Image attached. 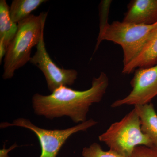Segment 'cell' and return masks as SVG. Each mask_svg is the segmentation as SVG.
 Instances as JSON below:
<instances>
[{"instance_id":"7c38bea8","label":"cell","mask_w":157,"mask_h":157,"mask_svg":"<svg viewBox=\"0 0 157 157\" xmlns=\"http://www.w3.org/2000/svg\"><path fill=\"white\" fill-rule=\"evenodd\" d=\"M45 0H14L9 8L10 17L14 23L18 24L31 15Z\"/></svg>"},{"instance_id":"6da1fadb","label":"cell","mask_w":157,"mask_h":157,"mask_svg":"<svg viewBox=\"0 0 157 157\" xmlns=\"http://www.w3.org/2000/svg\"><path fill=\"white\" fill-rule=\"evenodd\" d=\"M109 86V78L104 72L94 77L91 86L87 90H76L62 86L45 96L36 93L32 98L34 112L46 118L68 116L75 123L86 120L90 107L101 102Z\"/></svg>"},{"instance_id":"52a82bcc","label":"cell","mask_w":157,"mask_h":157,"mask_svg":"<svg viewBox=\"0 0 157 157\" xmlns=\"http://www.w3.org/2000/svg\"><path fill=\"white\" fill-rule=\"evenodd\" d=\"M29 62L44 74L52 93L61 86L72 85L77 78L78 73L76 70L59 67L51 59L45 47L44 32L36 46V51Z\"/></svg>"},{"instance_id":"9a60e30c","label":"cell","mask_w":157,"mask_h":157,"mask_svg":"<svg viewBox=\"0 0 157 157\" xmlns=\"http://www.w3.org/2000/svg\"><path fill=\"white\" fill-rule=\"evenodd\" d=\"M18 145L16 143L10 147V148L6 149L4 146L3 148L0 150V157H10L8 155V153L17 147Z\"/></svg>"},{"instance_id":"8fae6325","label":"cell","mask_w":157,"mask_h":157,"mask_svg":"<svg viewBox=\"0 0 157 157\" xmlns=\"http://www.w3.org/2000/svg\"><path fill=\"white\" fill-rule=\"evenodd\" d=\"M10 7L6 0L0 1V43L6 49L17 33L18 25L11 20Z\"/></svg>"},{"instance_id":"3957f363","label":"cell","mask_w":157,"mask_h":157,"mask_svg":"<svg viewBox=\"0 0 157 157\" xmlns=\"http://www.w3.org/2000/svg\"><path fill=\"white\" fill-rule=\"evenodd\" d=\"M135 24L114 21L101 22L95 51L102 41H110L120 45L123 51L124 67L137 58L143 50L151 31L156 25Z\"/></svg>"},{"instance_id":"7a4b0ae2","label":"cell","mask_w":157,"mask_h":157,"mask_svg":"<svg viewBox=\"0 0 157 157\" xmlns=\"http://www.w3.org/2000/svg\"><path fill=\"white\" fill-rule=\"evenodd\" d=\"M47 16L46 12L38 16L31 14L17 24V33L7 48L4 58V79L13 77L16 70L30 61L32 48L39 44L44 32Z\"/></svg>"},{"instance_id":"8992f818","label":"cell","mask_w":157,"mask_h":157,"mask_svg":"<svg viewBox=\"0 0 157 157\" xmlns=\"http://www.w3.org/2000/svg\"><path fill=\"white\" fill-rule=\"evenodd\" d=\"M131 80L132 90L126 97L114 101L113 108L124 105H142L151 103L157 96V64L148 68H140L135 71Z\"/></svg>"},{"instance_id":"9c48e42d","label":"cell","mask_w":157,"mask_h":157,"mask_svg":"<svg viewBox=\"0 0 157 157\" xmlns=\"http://www.w3.org/2000/svg\"><path fill=\"white\" fill-rule=\"evenodd\" d=\"M157 64V24L151 31L143 50L137 58L124 67L122 73L129 74L138 68H148Z\"/></svg>"},{"instance_id":"5bb4252c","label":"cell","mask_w":157,"mask_h":157,"mask_svg":"<svg viewBox=\"0 0 157 157\" xmlns=\"http://www.w3.org/2000/svg\"><path fill=\"white\" fill-rule=\"evenodd\" d=\"M132 157H157V148L145 146L135 147Z\"/></svg>"},{"instance_id":"ba28073f","label":"cell","mask_w":157,"mask_h":157,"mask_svg":"<svg viewBox=\"0 0 157 157\" xmlns=\"http://www.w3.org/2000/svg\"><path fill=\"white\" fill-rule=\"evenodd\" d=\"M123 21L135 24L152 25L157 23V0H132Z\"/></svg>"},{"instance_id":"30bf717a","label":"cell","mask_w":157,"mask_h":157,"mask_svg":"<svg viewBox=\"0 0 157 157\" xmlns=\"http://www.w3.org/2000/svg\"><path fill=\"white\" fill-rule=\"evenodd\" d=\"M140 121L142 132L157 148V113L151 103L134 106Z\"/></svg>"},{"instance_id":"5b68a950","label":"cell","mask_w":157,"mask_h":157,"mask_svg":"<svg viewBox=\"0 0 157 157\" xmlns=\"http://www.w3.org/2000/svg\"><path fill=\"white\" fill-rule=\"evenodd\" d=\"M97 124L98 122L90 119L68 128L47 130L36 126L27 119L19 118L13 121L12 124L2 123L0 128H5L9 127L17 126L31 130L36 134L40 142L41 154L39 157H56L62 147L71 135L77 132H85Z\"/></svg>"},{"instance_id":"4fadbf2b","label":"cell","mask_w":157,"mask_h":157,"mask_svg":"<svg viewBox=\"0 0 157 157\" xmlns=\"http://www.w3.org/2000/svg\"><path fill=\"white\" fill-rule=\"evenodd\" d=\"M82 155L83 157H127L111 150L104 151L97 143H93L89 147L83 148Z\"/></svg>"},{"instance_id":"277c9868","label":"cell","mask_w":157,"mask_h":157,"mask_svg":"<svg viewBox=\"0 0 157 157\" xmlns=\"http://www.w3.org/2000/svg\"><path fill=\"white\" fill-rule=\"evenodd\" d=\"M99 139L109 150L127 157H132L137 146L153 147L151 140L141 131L140 118L135 108L121 120L111 124Z\"/></svg>"}]
</instances>
